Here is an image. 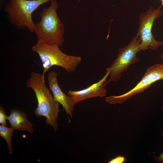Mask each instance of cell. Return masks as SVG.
Listing matches in <instances>:
<instances>
[{
	"label": "cell",
	"mask_w": 163,
	"mask_h": 163,
	"mask_svg": "<svg viewBox=\"0 0 163 163\" xmlns=\"http://www.w3.org/2000/svg\"><path fill=\"white\" fill-rule=\"evenodd\" d=\"M162 79L163 64L154 65L147 69L141 80L133 88L119 95L107 97L105 101L112 104H121L135 95L143 92L153 83Z\"/></svg>",
	"instance_id": "obj_7"
},
{
	"label": "cell",
	"mask_w": 163,
	"mask_h": 163,
	"mask_svg": "<svg viewBox=\"0 0 163 163\" xmlns=\"http://www.w3.org/2000/svg\"><path fill=\"white\" fill-rule=\"evenodd\" d=\"M7 117L5 111L2 105L0 107V123L2 125L6 126V120Z\"/></svg>",
	"instance_id": "obj_12"
},
{
	"label": "cell",
	"mask_w": 163,
	"mask_h": 163,
	"mask_svg": "<svg viewBox=\"0 0 163 163\" xmlns=\"http://www.w3.org/2000/svg\"><path fill=\"white\" fill-rule=\"evenodd\" d=\"M110 69H106L105 74L98 81L86 88L78 91L69 90L68 95L73 100L75 104L85 100L95 97H103L107 94L105 87L107 85V79L109 76Z\"/></svg>",
	"instance_id": "obj_8"
},
{
	"label": "cell",
	"mask_w": 163,
	"mask_h": 163,
	"mask_svg": "<svg viewBox=\"0 0 163 163\" xmlns=\"http://www.w3.org/2000/svg\"><path fill=\"white\" fill-rule=\"evenodd\" d=\"M7 120L10 123L11 127L15 130L33 133V125L27 119V116L23 111L15 108L11 109L10 114L7 117Z\"/></svg>",
	"instance_id": "obj_10"
},
{
	"label": "cell",
	"mask_w": 163,
	"mask_h": 163,
	"mask_svg": "<svg viewBox=\"0 0 163 163\" xmlns=\"http://www.w3.org/2000/svg\"><path fill=\"white\" fill-rule=\"evenodd\" d=\"M14 130H15L11 127L8 128L6 126L0 125V135L6 142L7 148L10 154L14 151L12 145L11 137Z\"/></svg>",
	"instance_id": "obj_11"
},
{
	"label": "cell",
	"mask_w": 163,
	"mask_h": 163,
	"mask_svg": "<svg viewBox=\"0 0 163 163\" xmlns=\"http://www.w3.org/2000/svg\"><path fill=\"white\" fill-rule=\"evenodd\" d=\"M161 58L162 60L163 61V52L161 54Z\"/></svg>",
	"instance_id": "obj_15"
},
{
	"label": "cell",
	"mask_w": 163,
	"mask_h": 163,
	"mask_svg": "<svg viewBox=\"0 0 163 163\" xmlns=\"http://www.w3.org/2000/svg\"><path fill=\"white\" fill-rule=\"evenodd\" d=\"M155 160L160 163H163V153H161L160 155L155 158Z\"/></svg>",
	"instance_id": "obj_14"
},
{
	"label": "cell",
	"mask_w": 163,
	"mask_h": 163,
	"mask_svg": "<svg viewBox=\"0 0 163 163\" xmlns=\"http://www.w3.org/2000/svg\"><path fill=\"white\" fill-rule=\"evenodd\" d=\"M80 0H79V1H80Z\"/></svg>",
	"instance_id": "obj_18"
},
{
	"label": "cell",
	"mask_w": 163,
	"mask_h": 163,
	"mask_svg": "<svg viewBox=\"0 0 163 163\" xmlns=\"http://www.w3.org/2000/svg\"><path fill=\"white\" fill-rule=\"evenodd\" d=\"M50 1V6L43 8L41 11L40 21L35 23L34 32L37 42L60 46L65 41L64 27L58 16L57 1L56 0Z\"/></svg>",
	"instance_id": "obj_2"
},
{
	"label": "cell",
	"mask_w": 163,
	"mask_h": 163,
	"mask_svg": "<svg viewBox=\"0 0 163 163\" xmlns=\"http://www.w3.org/2000/svg\"><path fill=\"white\" fill-rule=\"evenodd\" d=\"M140 42L138 36L136 34L127 45L119 50L117 57L109 67L110 71L107 84L117 82L121 77L122 73L126 71L129 66L140 61V59L136 55L141 51Z\"/></svg>",
	"instance_id": "obj_6"
},
{
	"label": "cell",
	"mask_w": 163,
	"mask_h": 163,
	"mask_svg": "<svg viewBox=\"0 0 163 163\" xmlns=\"http://www.w3.org/2000/svg\"><path fill=\"white\" fill-rule=\"evenodd\" d=\"M161 109V110H163V105L162 106Z\"/></svg>",
	"instance_id": "obj_17"
},
{
	"label": "cell",
	"mask_w": 163,
	"mask_h": 163,
	"mask_svg": "<svg viewBox=\"0 0 163 163\" xmlns=\"http://www.w3.org/2000/svg\"><path fill=\"white\" fill-rule=\"evenodd\" d=\"M160 0L161 2V5L162 6L163 5V0Z\"/></svg>",
	"instance_id": "obj_16"
},
{
	"label": "cell",
	"mask_w": 163,
	"mask_h": 163,
	"mask_svg": "<svg viewBox=\"0 0 163 163\" xmlns=\"http://www.w3.org/2000/svg\"><path fill=\"white\" fill-rule=\"evenodd\" d=\"M162 6L156 8L151 7L146 11L141 12L139 15V26L136 34L140 40V50L150 49L155 50L163 46V40H156L152 33V28L155 21L162 15Z\"/></svg>",
	"instance_id": "obj_5"
},
{
	"label": "cell",
	"mask_w": 163,
	"mask_h": 163,
	"mask_svg": "<svg viewBox=\"0 0 163 163\" xmlns=\"http://www.w3.org/2000/svg\"><path fill=\"white\" fill-rule=\"evenodd\" d=\"M57 77V73L55 71L48 73L49 89L52 91L54 100L62 106L68 116L72 119L75 104L72 98L61 89L58 84Z\"/></svg>",
	"instance_id": "obj_9"
},
{
	"label": "cell",
	"mask_w": 163,
	"mask_h": 163,
	"mask_svg": "<svg viewBox=\"0 0 163 163\" xmlns=\"http://www.w3.org/2000/svg\"><path fill=\"white\" fill-rule=\"evenodd\" d=\"M50 0H10L4 7L9 22L16 29L27 28L34 32L35 23L32 18L33 13L41 5Z\"/></svg>",
	"instance_id": "obj_3"
},
{
	"label": "cell",
	"mask_w": 163,
	"mask_h": 163,
	"mask_svg": "<svg viewBox=\"0 0 163 163\" xmlns=\"http://www.w3.org/2000/svg\"><path fill=\"white\" fill-rule=\"evenodd\" d=\"M125 161V157L122 156L118 155L110 161L109 163H123Z\"/></svg>",
	"instance_id": "obj_13"
},
{
	"label": "cell",
	"mask_w": 163,
	"mask_h": 163,
	"mask_svg": "<svg viewBox=\"0 0 163 163\" xmlns=\"http://www.w3.org/2000/svg\"><path fill=\"white\" fill-rule=\"evenodd\" d=\"M59 47L40 42H37L32 47L31 50L37 53L40 58L43 75L53 66L61 67L67 72H72L81 62V57L66 54Z\"/></svg>",
	"instance_id": "obj_4"
},
{
	"label": "cell",
	"mask_w": 163,
	"mask_h": 163,
	"mask_svg": "<svg viewBox=\"0 0 163 163\" xmlns=\"http://www.w3.org/2000/svg\"><path fill=\"white\" fill-rule=\"evenodd\" d=\"M26 88L34 91L37 101V107L34 110L37 117L43 116L46 119V124L56 131L59 125L57 122L60 111L59 103L56 101L47 88L45 75L34 72L30 73L26 82Z\"/></svg>",
	"instance_id": "obj_1"
}]
</instances>
